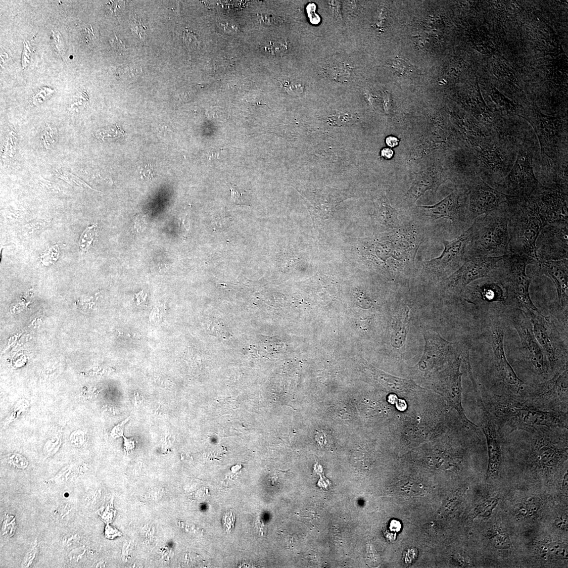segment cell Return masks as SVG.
<instances>
[{"label":"cell","mask_w":568,"mask_h":568,"mask_svg":"<svg viewBox=\"0 0 568 568\" xmlns=\"http://www.w3.org/2000/svg\"><path fill=\"white\" fill-rule=\"evenodd\" d=\"M509 319L521 339L524 357L537 374L546 377L550 370L549 363L543 353L533 331L532 325L521 308L516 307Z\"/></svg>","instance_id":"obj_9"},{"label":"cell","mask_w":568,"mask_h":568,"mask_svg":"<svg viewBox=\"0 0 568 568\" xmlns=\"http://www.w3.org/2000/svg\"><path fill=\"white\" fill-rule=\"evenodd\" d=\"M80 473V468L77 465L72 464L66 466L50 480L56 483H69L76 480Z\"/></svg>","instance_id":"obj_27"},{"label":"cell","mask_w":568,"mask_h":568,"mask_svg":"<svg viewBox=\"0 0 568 568\" xmlns=\"http://www.w3.org/2000/svg\"><path fill=\"white\" fill-rule=\"evenodd\" d=\"M476 281L463 290L468 302L475 305L495 303L509 305L507 290L495 274Z\"/></svg>","instance_id":"obj_15"},{"label":"cell","mask_w":568,"mask_h":568,"mask_svg":"<svg viewBox=\"0 0 568 568\" xmlns=\"http://www.w3.org/2000/svg\"><path fill=\"white\" fill-rule=\"evenodd\" d=\"M2 460L7 465L19 470L27 469L29 465V461L26 457L16 453L4 455Z\"/></svg>","instance_id":"obj_30"},{"label":"cell","mask_w":568,"mask_h":568,"mask_svg":"<svg viewBox=\"0 0 568 568\" xmlns=\"http://www.w3.org/2000/svg\"><path fill=\"white\" fill-rule=\"evenodd\" d=\"M185 36L183 39L188 48L190 49L196 48L198 46V41L193 33L190 31H185Z\"/></svg>","instance_id":"obj_51"},{"label":"cell","mask_w":568,"mask_h":568,"mask_svg":"<svg viewBox=\"0 0 568 568\" xmlns=\"http://www.w3.org/2000/svg\"><path fill=\"white\" fill-rule=\"evenodd\" d=\"M532 458L540 468L549 469L556 466L561 461V451L549 438L538 437L533 446Z\"/></svg>","instance_id":"obj_23"},{"label":"cell","mask_w":568,"mask_h":568,"mask_svg":"<svg viewBox=\"0 0 568 568\" xmlns=\"http://www.w3.org/2000/svg\"><path fill=\"white\" fill-rule=\"evenodd\" d=\"M105 535L106 538L113 539L117 536H121V534L118 530L111 527L109 523H107L105 529Z\"/></svg>","instance_id":"obj_55"},{"label":"cell","mask_w":568,"mask_h":568,"mask_svg":"<svg viewBox=\"0 0 568 568\" xmlns=\"http://www.w3.org/2000/svg\"><path fill=\"white\" fill-rule=\"evenodd\" d=\"M538 262L527 256L509 254L495 273L507 290L509 305L519 307L524 313L539 311L530 295L532 278L526 272L529 265H534Z\"/></svg>","instance_id":"obj_4"},{"label":"cell","mask_w":568,"mask_h":568,"mask_svg":"<svg viewBox=\"0 0 568 568\" xmlns=\"http://www.w3.org/2000/svg\"><path fill=\"white\" fill-rule=\"evenodd\" d=\"M88 101V95L85 92H81L73 96L72 101L69 105V110L70 112L77 111L86 107Z\"/></svg>","instance_id":"obj_41"},{"label":"cell","mask_w":568,"mask_h":568,"mask_svg":"<svg viewBox=\"0 0 568 568\" xmlns=\"http://www.w3.org/2000/svg\"><path fill=\"white\" fill-rule=\"evenodd\" d=\"M98 515L101 517L103 521L109 523L111 522L115 516V511L112 502L108 504L106 507L102 508L98 511Z\"/></svg>","instance_id":"obj_47"},{"label":"cell","mask_w":568,"mask_h":568,"mask_svg":"<svg viewBox=\"0 0 568 568\" xmlns=\"http://www.w3.org/2000/svg\"><path fill=\"white\" fill-rule=\"evenodd\" d=\"M62 428L57 429L47 440L43 448V453L47 457L55 455L62 443Z\"/></svg>","instance_id":"obj_28"},{"label":"cell","mask_w":568,"mask_h":568,"mask_svg":"<svg viewBox=\"0 0 568 568\" xmlns=\"http://www.w3.org/2000/svg\"><path fill=\"white\" fill-rule=\"evenodd\" d=\"M81 537L77 533L69 534L62 539L63 547L66 549L76 548L79 544Z\"/></svg>","instance_id":"obj_46"},{"label":"cell","mask_w":568,"mask_h":568,"mask_svg":"<svg viewBox=\"0 0 568 568\" xmlns=\"http://www.w3.org/2000/svg\"><path fill=\"white\" fill-rule=\"evenodd\" d=\"M528 511V516L536 514L540 506V501L539 498H529L523 504Z\"/></svg>","instance_id":"obj_49"},{"label":"cell","mask_w":568,"mask_h":568,"mask_svg":"<svg viewBox=\"0 0 568 568\" xmlns=\"http://www.w3.org/2000/svg\"><path fill=\"white\" fill-rule=\"evenodd\" d=\"M505 256L467 258L458 270L443 281L445 290L450 293H461L474 282L491 277Z\"/></svg>","instance_id":"obj_8"},{"label":"cell","mask_w":568,"mask_h":568,"mask_svg":"<svg viewBox=\"0 0 568 568\" xmlns=\"http://www.w3.org/2000/svg\"><path fill=\"white\" fill-rule=\"evenodd\" d=\"M499 432L509 434L516 430H529L537 427L567 428V417L555 412L542 411L533 406L515 402L495 406Z\"/></svg>","instance_id":"obj_3"},{"label":"cell","mask_w":568,"mask_h":568,"mask_svg":"<svg viewBox=\"0 0 568 568\" xmlns=\"http://www.w3.org/2000/svg\"><path fill=\"white\" fill-rule=\"evenodd\" d=\"M508 230L510 254L525 256L539 262L536 241L544 225L533 194L527 197L508 196Z\"/></svg>","instance_id":"obj_1"},{"label":"cell","mask_w":568,"mask_h":568,"mask_svg":"<svg viewBox=\"0 0 568 568\" xmlns=\"http://www.w3.org/2000/svg\"><path fill=\"white\" fill-rule=\"evenodd\" d=\"M17 140V137H16V134L14 132H11L7 135L2 155L3 160L4 162L12 159L15 153Z\"/></svg>","instance_id":"obj_34"},{"label":"cell","mask_w":568,"mask_h":568,"mask_svg":"<svg viewBox=\"0 0 568 568\" xmlns=\"http://www.w3.org/2000/svg\"><path fill=\"white\" fill-rule=\"evenodd\" d=\"M472 237L473 228L471 225L457 238L451 241L442 240L445 246L443 252L439 257L424 263L426 271L438 276L456 271L466 260Z\"/></svg>","instance_id":"obj_10"},{"label":"cell","mask_w":568,"mask_h":568,"mask_svg":"<svg viewBox=\"0 0 568 568\" xmlns=\"http://www.w3.org/2000/svg\"><path fill=\"white\" fill-rule=\"evenodd\" d=\"M86 441V433L81 429L73 431L69 437L70 443L75 447L80 448L83 447L85 444Z\"/></svg>","instance_id":"obj_42"},{"label":"cell","mask_w":568,"mask_h":568,"mask_svg":"<svg viewBox=\"0 0 568 568\" xmlns=\"http://www.w3.org/2000/svg\"><path fill=\"white\" fill-rule=\"evenodd\" d=\"M544 227L560 222H568V193L556 186L540 185L534 192Z\"/></svg>","instance_id":"obj_14"},{"label":"cell","mask_w":568,"mask_h":568,"mask_svg":"<svg viewBox=\"0 0 568 568\" xmlns=\"http://www.w3.org/2000/svg\"><path fill=\"white\" fill-rule=\"evenodd\" d=\"M497 504V500L496 499H492L486 501V502L481 506V507H482V512H481L480 513L483 516H488L491 514L493 509L495 508Z\"/></svg>","instance_id":"obj_54"},{"label":"cell","mask_w":568,"mask_h":568,"mask_svg":"<svg viewBox=\"0 0 568 568\" xmlns=\"http://www.w3.org/2000/svg\"><path fill=\"white\" fill-rule=\"evenodd\" d=\"M16 530L15 517L11 514H5L1 523V533L3 537L11 538Z\"/></svg>","instance_id":"obj_32"},{"label":"cell","mask_w":568,"mask_h":568,"mask_svg":"<svg viewBox=\"0 0 568 568\" xmlns=\"http://www.w3.org/2000/svg\"><path fill=\"white\" fill-rule=\"evenodd\" d=\"M504 331L497 327L492 331L491 345L495 365L503 383L513 391L519 392L524 388V383L515 373L507 360L504 348Z\"/></svg>","instance_id":"obj_17"},{"label":"cell","mask_w":568,"mask_h":568,"mask_svg":"<svg viewBox=\"0 0 568 568\" xmlns=\"http://www.w3.org/2000/svg\"><path fill=\"white\" fill-rule=\"evenodd\" d=\"M544 551L549 556L554 559H566L568 558L567 548L559 543L549 544Z\"/></svg>","instance_id":"obj_35"},{"label":"cell","mask_w":568,"mask_h":568,"mask_svg":"<svg viewBox=\"0 0 568 568\" xmlns=\"http://www.w3.org/2000/svg\"><path fill=\"white\" fill-rule=\"evenodd\" d=\"M509 218L508 205L504 203L476 219L471 225L473 237L467 258L497 257L510 254Z\"/></svg>","instance_id":"obj_2"},{"label":"cell","mask_w":568,"mask_h":568,"mask_svg":"<svg viewBox=\"0 0 568 568\" xmlns=\"http://www.w3.org/2000/svg\"><path fill=\"white\" fill-rule=\"evenodd\" d=\"M425 341L424 354L420 362L422 369H430L439 362H445L454 355V344L443 338L440 334L433 330H427L423 331Z\"/></svg>","instance_id":"obj_18"},{"label":"cell","mask_w":568,"mask_h":568,"mask_svg":"<svg viewBox=\"0 0 568 568\" xmlns=\"http://www.w3.org/2000/svg\"><path fill=\"white\" fill-rule=\"evenodd\" d=\"M519 148L497 136L478 145L480 178L495 189L511 171Z\"/></svg>","instance_id":"obj_6"},{"label":"cell","mask_w":568,"mask_h":568,"mask_svg":"<svg viewBox=\"0 0 568 568\" xmlns=\"http://www.w3.org/2000/svg\"><path fill=\"white\" fill-rule=\"evenodd\" d=\"M399 143V140L395 137L389 136L386 139V143L390 147L397 146Z\"/></svg>","instance_id":"obj_61"},{"label":"cell","mask_w":568,"mask_h":568,"mask_svg":"<svg viewBox=\"0 0 568 568\" xmlns=\"http://www.w3.org/2000/svg\"><path fill=\"white\" fill-rule=\"evenodd\" d=\"M447 180L442 169L433 165L430 168L416 174V177L406 197L415 203L427 190L436 191Z\"/></svg>","instance_id":"obj_20"},{"label":"cell","mask_w":568,"mask_h":568,"mask_svg":"<svg viewBox=\"0 0 568 568\" xmlns=\"http://www.w3.org/2000/svg\"><path fill=\"white\" fill-rule=\"evenodd\" d=\"M394 152L392 150L389 148H384L381 150V156L386 160H389L393 156Z\"/></svg>","instance_id":"obj_62"},{"label":"cell","mask_w":568,"mask_h":568,"mask_svg":"<svg viewBox=\"0 0 568 568\" xmlns=\"http://www.w3.org/2000/svg\"><path fill=\"white\" fill-rule=\"evenodd\" d=\"M350 66L345 63L331 65L324 70V73L332 80L345 82L350 76Z\"/></svg>","instance_id":"obj_26"},{"label":"cell","mask_w":568,"mask_h":568,"mask_svg":"<svg viewBox=\"0 0 568 568\" xmlns=\"http://www.w3.org/2000/svg\"><path fill=\"white\" fill-rule=\"evenodd\" d=\"M122 437L124 440V448L127 451V452H129V450L135 447V440L128 439L125 437L124 435L122 436Z\"/></svg>","instance_id":"obj_60"},{"label":"cell","mask_w":568,"mask_h":568,"mask_svg":"<svg viewBox=\"0 0 568 568\" xmlns=\"http://www.w3.org/2000/svg\"><path fill=\"white\" fill-rule=\"evenodd\" d=\"M31 52V50L30 48H29L28 44L24 43V49L22 58L23 66H24V68L27 65L28 63L30 62L29 59Z\"/></svg>","instance_id":"obj_56"},{"label":"cell","mask_w":568,"mask_h":568,"mask_svg":"<svg viewBox=\"0 0 568 568\" xmlns=\"http://www.w3.org/2000/svg\"><path fill=\"white\" fill-rule=\"evenodd\" d=\"M52 35L50 38V44L53 48L62 58L65 53V47L64 40L61 33L58 31H52Z\"/></svg>","instance_id":"obj_38"},{"label":"cell","mask_w":568,"mask_h":568,"mask_svg":"<svg viewBox=\"0 0 568 568\" xmlns=\"http://www.w3.org/2000/svg\"><path fill=\"white\" fill-rule=\"evenodd\" d=\"M532 133L520 146L510 172L495 189L508 196H529L541 185L533 170V160L538 154V147Z\"/></svg>","instance_id":"obj_5"},{"label":"cell","mask_w":568,"mask_h":568,"mask_svg":"<svg viewBox=\"0 0 568 568\" xmlns=\"http://www.w3.org/2000/svg\"><path fill=\"white\" fill-rule=\"evenodd\" d=\"M130 417H128L126 420H125L118 425H116L111 431V436L114 439L122 437L124 435L123 434L125 425L129 422V421H130Z\"/></svg>","instance_id":"obj_52"},{"label":"cell","mask_w":568,"mask_h":568,"mask_svg":"<svg viewBox=\"0 0 568 568\" xmlns=\"http://www.w3.org/2000/svg\"><path fill=\"white\" fill-rule=\"evenodd\" d=\"M279 81L287 93L291 96H299L304 93L305 87L301 81L297 80Z\"/></svg>","instance_id":"obj_33"},{"label":"cell","mask_w":568,"mask_h":568,"mask_svg":"<svg viewBox=\"0 0 568 568\" xmlns=\"http://www.w3.org/2000/svg\"><path fill=\"white\" fill-rule=\"evenodd\" d=\"M54 91L45 87L42 88L38 93L32 97L33 103L35 105H39L44 103L54 93Z\"/></svg>","instance_id":"obj_43"},{"label":"cell","mask_w":568,"mask_h":568,"mask_svg":"<svg viewBox=\"0 0 568 568\" xmlns=\"http://www.w3.org/2000/svg\"><path fill=\"white\" fill-rule=\"evenodd\" d=\"M97 236L96 225L89 227L83 232L79 241L80 249L83 252H87L90 248Z\"/></svg>","instance_id":"obj_31"},{"label":"cell","mask_w":568,"mask_h":568,"mask_svg":"<svg viewBox=\"0 0 568 568\" xmlns=\"http://www.w3.org/2000/svg\"><path fill=\"white\" fill-rule=\"evenodd\" d=\"M57 137V131L56 129L47 126L42 133L41 139H43L45 147L47 149H51Z\"/></svg>","instance_id":"obj_40"},{"label":"cell","mask_w":568,"mask_h":568,"mask_svg":"<svg viewBox=\"0 0 568 568\" xmlns=\"http://www.w3.org/2000/svg\"><path fill=\"white\" fill-rule=\"evenodd\" d=\"M30 405L29 401L26 399H20L14 405L10 413L3 421L2 428L6 427L7 426L19 419L20 416L28 411Z\"/></svg>","instance_id":"obj_29"},{"label":"cell","mask_w":568,"mask_h":568,"mask_svg":"<svg viewBox=\"0 0 568 568\" xmlns=\"http://www.w3.org/2000/svg\"><path fill=\"white\" fill-rule=\"evenodd\" d=\"M86 554L84 547H76L71 551L68 555L69 561L73 564H79L83 561Z\"/></svg>","instance_id":"obj_44"},{"label":"cell","mask_w":568,"mask_h":568,"mask_svg":"<svg viewBox=\"0 0 568 568\" xmlns=\"http://www.w3.org/2000/svg\"><path fill=\"white\" fill-rule=\"evenodd\" d=\"M568 472H567L564 475L563 482V486H562L563 490L565 494L566 495H568Z\"/></svg>","instance_id":"obj_63"},{"label":"cell","mask_w":568,"mask_h":568,"mask_svg":"<svg viewBox=\"0 0 568 568\" xmlns=\"http://www.w3.org/2000/svg\"><path fill=\"white\" fill-rule=\"evenodd\" d=\"M568 366L555 373L551 379L538 384L534 388V396L539 399H568Z\"/></svg>","instance_id":"obj_22"},{"label":"cell","mask_w":568,"mask_h":568,"mask_svg":"<svg viewBox=\"0 0 568 568\" xmlns=\"http://www.w3.org/2000/svg\"><path fill=\"white\" fill-rule=\"evenodd\" d=\"M131 28L132 30L137 33V35L142 39H146L147 36L145 32V27L143 26L141 23V20L136 15L134 20L131 22Z\"/></svg>","instance_id":"obj_48"},{"label":"cell","mask_w":568,"mask_h":568,"mask_svg":"<svg viewBox=\"0 0 568 568\" xmlns=\"http://www.w3.org/2000/svg\"><path fill=\"white\" fill-rule=\"evenodd\" d=\"M568 222H557L543 227L536 241V253L539 261L568 259Z\"/></svg>","instance_id":"obj_11"},{"label":"cell","mask_w":568,"mask_h":568,"mask_svg":"<svg viewBox=\"0 0 568 568\" xmlns=\"http://www.w3.org/2000/svg\"><path fill=\"white\" fill-rule=\"evenodd\" d=\"M492 544L498 549H506L511 547V543L509 538L504 534H496L492 538Z\"/></svg>","instance_id":"obj_45"},{"label":"cell","mask_w":568,"mask_h":568,"mask_svg":"<svg viewBox=\"0 0 568 568\" xmlns=\"http://www.w3.org/2000/svg\"><path fill=\"white\" fill-rule=\"evenodd\" d=\"M231 190L232 196L231 199L232 202H234L236 204H240V202H243V200H241L240 193L238 191L236 187L231 188Z\"/></svg>","instance_id":"obj_57"},{"label":"cell","mask_w":568,"mask_h":568,"mask_svg":"<svg viewBox=\"0 0 568 568\" xmlns=\"http://www.w3.org/2000/svg\"><path fill=\"white\" fill-rule=\"evenodd\" d=\"M410 308L405 306L397 314L392 323L391 344L396 349H400L405 344L409 322Z\"/></svg>","instance_id":"obj_24"},{"label":"cell","mask_w":568,"mask_h":568,"mask_svg":"<svg viewBox=\"0 0 568 568\" xmlns=\"http://www.w3.org/2000/svg\"><path fill=\"white\" fill-rule=\"evenodd\" d=\"M141 179L145 180H152L155 177L156 173L151 164H147L140 172Z\"/></svg>","instance_id":"obj_53"},{"label":"cell","mask_w":568,"mask_h":568,"mask_svg":"<svg viewBox=\"0 0 568 568\" xmlns=\"http://www.w3.org/2000/svg\"><path fill=\"white\" fill-rule=\"evenodd\" d=\"M475 388L480 408L481 427L485 436L488 448V465L487 475L488 478H495L498 474L502 458L499 432L496 430L494 423L490 419V414L484 406L479 392H478V389L476 387Z\"/></svg>","instance_id":"obj_16"},{"label":"cell","mask_w":568,"mask_h":568,"mask_svg":"<svg viewBox=\"0 0 568 568\" xmlns=\"http://www.w3.org/2000/svg\"><path fill=\"white\" fill-rule=\"evenodd\" d=\"M531 321L536 339L555 373L568 366V346L550 317L539 311L524 313Z\"/></svg>","instance_id":"obj_7"},{"label":"cell","mask_w":568,"mask_h":568,"mask_svg":"<svg viewBox=\"0 0 568 568\" xmlns=\"http://www.w3.org/2000/svg\"><path fill=\"white\" fill-rule=\"evenodd\" d=\"M555 524L557 528L564 530L568 527V519L566 517H561L556 520Z\"/></svg>","instance_id":"obj_59"},{"label":"cell","mask_w":568,"mask_h":568,"mask_svg":"<svg viewBox=\"0 0 568 568\" xmlns=\"http://www.w3.org/2000/svg\"><path fill=\"white\" fill-rule=\"evenodd\" d=\"M74 508L70 503H65L58 507L54 512L56 521L60 523L68 522L73 516Z\"/></svg>","instance_id":"obj_36"},{"label":"cell","mask_w":568,"mask_h":568,"mask_svg":"<svg viewBox=\"0 0 568 568\" xmlns=\"http://www.w3.org/2000/svg\"><path fill=\"white\" fill-rule=\"evenodd\" d=\"M379 210L380 218L384 225L396 229L400 227L398 211L391 206L386 197H383L380 199Z\"/></svg>","instance_id":"obj_25"},{"label":"cell","mask_w":568,"mask_h":568,"mask_svg":"<svg viewBox=\"0 0 568 568\" xmlns=\"http://www.w3.org/2000/svg\"><path fill=\"white\" fill-rule=\"evenodd\" d=\"M462 362L461 355H459L445 372L444 383L450 403L461 414L462 419L466 421L468 420L464 413L462 405V374L460 371Z\"/></svg>","instance_id":"obj_21"},{"label":"cell","mask_w":568,"mask_h":568,"mask_svg":"<svg viewBox=\"0 0 568 568\" xmlns=\"http://www.w3.org/2000/svg\"><path fill=\"white\" fill-rule=\"evenodd\" d=\"M535 267L534 274L545 275L555 284L560 305L565 309L568 305V261H539L533 265Z\"/></svg>","instance_id":"obj_19"},{"label":"cell","mask_w":568,"mask_h":568,"mask_svg":"<svg viewBox=\"0 0 568 568\" xmlns=\"http://www.w3.org/2000/svg\"><path fill=\"white\" fill-rule=\"evenodd\" d=\"M392 68L394 69L397 73L402 75V76H404L408 69L410 68V66H409V64L405 61L402 59V58H396L392 64Z\"/></svg>","instance_id":"obj_50"},{"label":"cell","mask_w":568,"mask_h":568,"mask_svg":"<svg viewBox=\"0 0 568 568\" xmlns=\"http://www.w3.org/2000/svg\"><path fill=\"white\" fill-rule=\"evenodd\" d=\"M111 46L116 50V51L122 52L125 49V46L122 43V41L118 39L115 36V38L112 39L111 41Z\"/></svg>","instance_id":"obj_58"},{"label":"cell","mask_w":568,"mask_h":568,"mask_svg":"<svg viewBox=\"0 0 568 568\" xmlns=\"http://www.w3.org/2000/svg\"><path fill=\"white\" fill-rule=\"evenodd\" d=\"M55 174L57 178H60L65 182L69 183L71 185L74 184V185H76L80 187H85L90 188L86 183L79 178L62 169L56 170L55 171Z\"/></svg>","instance_id":"obj_37"},{"label":"cell","mask_w":568,"mask_h":568,"mask_svg":"<svg viewBox=\"0 0 568 568\" xmlns=\"http://www.w3.org/2000/svg\"><path fill=\"white\" fill-rule=\"evenodd\" d=\"M468 204L469 189H456L435 205L418 207L423 211V215L428 217L431 222L441 218L449 219L456 226L463 228L468 224Z\"/></svg>","instance_id":"obj_12"},{"label":"cell","mask_w":568,"mask_h":568,"mask_svg":"<svg viewBox=\"0 0 568 568\" xmlns=\"http://www.w3.org/2000/svg\"><path fill=\"white\" fill-rule=\"evenodd\" d=\"M469 189L467 222L472 224L480 216L496 210L506 203L508 196L493 188L480 178L472 184Z\"/></svg>","instance_id":"obj_13"},{"label":"cell","mask_w":568,"mask_h":568,"mask_svg":"<svg viewBox=\"0 0 568 568\" xmlns=\"http://www.w3.org/2000/svg\"><path fill=\"white\" fill-rule=\"evenodd\" d=\"M39 551V545L38 540L35 539L33 543L32 547L24 556L21 563L22 568H30L35 561Z\"/></svg>","instance_id":"obj_39"}]
</instances>
